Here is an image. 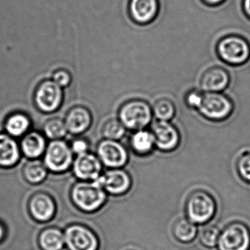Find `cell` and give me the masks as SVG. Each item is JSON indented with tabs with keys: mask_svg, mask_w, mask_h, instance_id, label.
Masks as SVG:
<instances>
[{
	"mask_svg": "<svg viewBox=\"0 0 250 250\" xmlns=\"http://www.w3.org/2000/svg\"><path fill=\"white\" fill-rule=\"evenodd\" d=\"M53 199L45 193H37L33 195L29 201V210L31 216L39 222L50 220L55 213Z\"/></svg>",
	"mask_w": 250,
	"mask_h": 250,
	"instance_id": "obj_14",
	"label": "cell"
},
{
	"mask_svg": "<svg viewBox=\"0 0 250 250\" xmlns=\"http://www.w3.org/2000/svg\"><path fill=\"white\" fill-rule=\"evenodd\" d=\"M216 204L209 193L202 190L194 191L186 203L187 219L194 224L209 222L216 213Z\"/></svg>",
	"mask_w": 250,
	"mask_h": 250,
	"instance_id": "obj_2",
	"label": "cell"
},
{
	"mask_svg": "<svg viewBox=\"0 0 250 250\" xmlns=\"http://www.w3.org/2000/svg\"><path fill=\"white\" fill-rule=\"evenodd\" d=\"M77 79L79 81L84 82V83H90V80H82V79L77 78L75 75H74L71 71L66 68H59L56 71H54L52 76V81L55 82L60 87L63 88H67L69 87L74 79Z\"/></svg>",
	"mask_w": 250,
	"mask_h": 250,
	"instance_id": "obj_28",
	"label": "cell"
},
{
	"mask_svg": "<svg viewBox=\"0 0 250 250\" xmlns=\"http://www.w3.org/2000/svg\"></svg>",
	"mask_w": 250,
	"mask_h": 250,
	"instance_id": "obj_36",
	"label": "cell"
},
{
	"mask_svg": "<svg viewBox=\"0 0 250 250\" xmlns=\"http://www.w3.org/2000/svg\"><path fill=\"white\" fill-rule=\"evenodd\" d=\"M105 191L113 195H122L131 188V179L129 174L123 169H112L95 180Z\"/></svg>",
	"mask_w": 250,
	"mask_h": 250,
	"instance_id": "obj_11",
	"label": "cell"
},
{
	"mask_svg": "<svg viewBox=\"0 0 250 250\" xmlns=\"http://www.w3.org/2000/svg\"><path fill=\"white\" fill-rule=\"evenodd\" d=\"M102 165L99 158L86 153L77 156L74 161L73 170L77 178L83 181H95L101 176Z\"/></svg>",
	"mask_w": 250,
	"mask_h": 250,
	"instance_id": "obj_13",
	"label": "cell"
},
{
	"mask_svg": "<svg viewBox=\"0 0 250 250\" xmlns=\"http://www.w3.org/2000/svg\"><path fill=\"white\" fill-rule=\"evenodd\" d=\"M206 2L209 4H212V5H216V4L220 3L223 0H205Z\"/></svg>",
	"mask_w": 250,
	"mask_h": 250,
	"instance_id": "obj_35",
	"label": "cell"
},
{
	"mask_svg": "<svg viewBox=\"0 0 250 250\" xmlns=\"http://www.w3.org/2000/svg\"><path fill=\"white\" fill-rule=\"evenodd\" d=\"M43 131L48 138L55 140L62 138L68 132L65 121L58 118H52L46 121L43 125Z\"/></svg>",
	"mask_w": 250,
	"mask_h": 250,
	"instance_id": "obj_25",
	"label": "cell"
},
{
	"mask_svg": "<svg viewBox=\"0 0 250 250\" xmlns=\"http://www.w3.org/2000/svg\"><path fill=\"white\" fill-rule=\"evenodd\" d=\"M65 243L69 250H98L99 241L96 234L88 228L74 225L65 229Z\"/></svg>",
	"mask_w": 250,
	"mask_h": 250,
	"instance_id": "obj_9",
	"label": "cell"
},
{
	"mask_svg": "<svg viewBox=\"0 0 250 250\" xmlns=\"http://www.w3.org/2000/svg\"><path fill=\"white\" fill-rule=\"evenodd\" d=\"M97 153L102 163L108 167L121 168L128 162L126 149L115 140H105L101 142L98 146Z\"/></svg>",
	"mask_w": 250,
	"mask_h": 250,
	"instance_id": "obj_10",
	"label": "cell"
},
{
	"mask_svg": "<svg viewBox=\"0 0 250 250\" xmlns=\"http://www.w3.org/2000/svg\"><path fill=\"white\" fill-rule=\"evenodd\" d=\"M92 116L90 111L83 106H74L65 117L67 130L73 134H80L90 127Z\"/></svg>",
	"mask_w": 250,
	"mask_h": 250,
	"instance_id": "obj_15",
	"label": "cell"
},
{
	"mask_svg": "<svg viewBox=\"0 0 250 250\" xmlns=\"http://www.w3.org/2000/svg\"><path fill=\"white\" fill-rule=\"evenodd\" d=\"M74 204L83 211H96L100 208L106 200L104 189L96 181L78 183L71 191Z\"/></svg>",
	"mask_w": 250,
	"mask_h": 250,
	"instance_id": "obj_1",
	"label": "cell"
},
{
	"mask_svg": "<svg viewBox=\"0 0 250 250\" xmlns=\"http://www.w3.org/2000/svg\"><path fill=\"white\" fill-rule=\"evenodd\" d=\"M153 112L159 121H169L175 115V108L171 101L159 99L155 103Z\"/></svg>",
	"mask_w": 250,
	"mask_h": 250,
	"instance_id": "obj_27",
	"label": "cell"
},
{
	"mask_svg": "<svg viewBox=\"0 0 250 250\" xmlns=\"http://www.w3.org/2000/svg\"><path fill=\"white\" fill-rule=\"evenodd\" d=\"M21 146V150L26 157L31 159H38L46 150V140L40 133L33 131L24 137Z\"/></svg>",
	"mask_w": 250,
	"mask_h": 250,
	"instance_id": "obj_19",
	"label": "cell"
},
{
	"mask_svg": "<svg viewBox=\"0 0 250 250\" xmlns=\"http://www.w3.org/2000/svg\"><path fill=\"white\" fill-rule=\"evenodd\" d=\"M218 52L222 59L231 65L244 63L250 55L247 42L236 36H229L221 41Z\"/></svg>",
	"mask_w": 250,
	"mask_h": 250,
	"instance_id": "obj_8",
	"label": "cell"
},
{
	"mask_svg": "<svg viewBox=\"0 0 250 250\" xmlns=\"http://www.w3.org/2000/svg\"><path fill=\"white\" fill-rule=\"evenodd\" d=\"M197 232L195 224L186 218L178 219L172 227L174 237L181 243L191 242L195 238Z\"/></svg>",
	"mask_w": 250,
	"mask_h": 250,
	"instance_id": "obj_23",
	"label": "cell"
},
{
	"mask_svg": "<svg viewBox=\"0 0 250 250\" xmlns=\"http://www.w3.org/2000/svg\"><path fill=\"white\" fill-rule=\"evenodd\" d=\"M5 235V229L3 225L0 223V241H2Z\"/></svg>",
	"mask_w": 250,
	"mask_h": 250,
	"instance_id": "obj_34",
	"label": "cell"
},
{
	"mask_svg": "<svg viewBox=\"0 0 250 250\" xmlns=\"http://www.w3.org/2000/svg\"><path fill=\"white\" fill-rule=\"evenodd\" d=\"M87 150H88V143L83 139L74 140L71 144V150L73 153L77 154V156L87 153Z\"/></svg>",
	"mask_w": 250,
	"mask_h": 250,
	"instance_id": "obj_32",
	"label": "cell"
},
{
	"mask_svg": "<svg viewBox=\"0 0 250 250\" xmlns=\"http://www.w3.org/2000/svg\"><path fill=\"white\" fill-rule=\"evenodd\" d=\"M244 8L247 13V16L250 17V0H244Z\"/></svg>",
	"mask_w": 250,
	"mask_h": 250,
	"instance_id": "obj_33",
	"label": "cell"
},
{
	"mask_svg": "<svg viewBox=\"0 0 250 250\" xmlns=\"http://www.w3.org/2000/svg\"><path fill=\"white\" fill-rule=\"evenodd\" d=\"M237 170L243 180L250 183V152L240 156L237 161Z\"/></svg>",
	"mask_w": 250,
	"mask_h": 250,
	"instance_id": "obj_30",
	"label": "cell"
},
{
	"mask_svg": "<svg viewBox=\"0 0 250 250\" xmlns=\"http://www.w3.org/2000/svg\"><path fill=\"white\" fill-rule=\"evenodd\" d=\"M63 98V89L49 79L39 83L35 90L33 101L38 110L43 113H52L60 109Z\"/></svg>",
	"mask_w": 250,
	"mask_h": 250,
	"instance_id": "obj_3",
	"label": "cell"
},
{
	"mask_svg": "<svg viewBox=\"0 0 250 250\" xmlns=\"http://www.w3.org/2000/svg\"><path fill=\"white\" fill-rule=\"evenodd\" d=\"M203 95L199 92L193 90L187 94L186 98V102L187 105L190 107L197 108L198 109L201 104L202 101H203Z\"/></svg>",
	"mask_w": 250,
	"mask_h": 250,
	"instance_id": "obj_31",
	"label": "cell"
},
{
	"mask_svg": "<svg viewBox=\"0 0 250 250\" xmlns=\"http://www.w3.org/2000/svg\"><path fill=\"white\" fill-rule=\"evenodd\" d=\"M151 132L154 137L155 146L162 151H172L179 145V132L168 121H159L154 123L152 125Z\"/></svg>",
	"mask_w": 250,
	"mask_h": 250,
	"instance_id": "obj_12",
	"label": "cell"
},
{
	"mask_svg": "<svg viewBox=\"0 0 250 250\" xmlns=\"http://www.w3.org/2000/svg\"><path fill=\"white\" fill-rule=\"evenodd\" d=\"M219 250H250V230L241 222L227 225L220 232L217 243Z\"/></svg>",
	"mask_w": 250,
	"mask_h": 250,
	"instance_id": "obj_5",
	"label": "cell"
},
{
	"mask_svg": "<svg viewBox=\"0 0 250 250\" xmlns=\"http://www.w3.org/2000/svg\"><path fill=\"white\" fill-rule=\"evenodd\" d=\"M126 128L120 120L112 118L105 123L102 128V134L106 140H121L125 134Z\"/></svg>",
	"mask_w": 250,
	"mask_h": 250,
	"instance_id": "obj_26",
	"label": "cell"
},
{
	"mask_svg": "<svg viewBox=\"0 0 250 250\" xmlns=\"http://www.w3.org/2000/svg\"><path fill=\"white\" fill-rule=\"evenodd\" d=\"M45 166L55 172H62L69 169L73 162V152L65 142L54 140L46 148Z\"/></svg>",
	"mask_w": 250,
	"mask_h": 250,
	"instance_id": "obj_7",
	"label": "cell"
},
{
	"mask_svg": "<svg viewBox=\"0 0 250 250\" xmlns=\"http://www.w3.org/2000/svg\"><path fill=\"white\" fill-rule=\"evenodd\" d=\"M39 245L42 250H62L65 245V236L58 228H47L39 235Z\"/></svg>",
	"mask_w": 250,
	"mask_h": 250,
	"instance_id": "obj_21",
	"label": "cell"
},
{
	"mask_svg": "<svg viewBox=\"0 0 250 250\" xmlns=\"http://www.w3.org/2000/svg\"><path fill=\"white\" fill-rule=\"evenodd\" d=\"M30 119L25 112H15L11 114L5 121V130L10 136L20 137L23 135L30 126Z\"/></svg>",
	"mask_w": 250,
	"mask_h": 250,
	"instance_id": "obj_22",
	"label": "cell"
},
{
	"mask_svg": "<svg viewBox=\"0 0 250 250\" xmlns=\"http://www.w3.org/2000/svg\"><path fill=\"white\" fill-rule=\"evenodd\" d=\"M20 150L17 142L10 135L0 134V167H11L18 163Z\"/></svg>",
	"mask_w": 250,
	"mask_h": 250,
	"instance_id": "obj_16",
	"label": "cell"
},
{
	"mask_svg": "<svg viewBox=\"0 0 250 250\" xmlns=\"http://www.w3.org/2000/svg\"><path fill=\"white\" fill-rule=\"evenodd\" d=\"M119 118L124 126L128 129H145L152 119V111L146 102L131 101L121 106Z\"/></svg>",
	"mask_w": 250,
	"mask_h": 250,
	"instance_id": "obj_4",
	"label": "cell"
},
{
	"mask_svg": "<svg viewBox=\"0 0 250 250\" xmlns=\"http://www.w3.org/2000/svg\"><path fill=\"white\" fill-rule=\"evenodd\" d=\"M220 231L214 225L205 227L200 233V241L202 245L207 248H213L217 246Z\"/></svg>",
	"mask_w": 250,
	"mask_h": 250,
	"instance_id": "obj_29",
	"label": "cell"
},
{
	"mask_svg": "<svg viewBox=\"0 0 250 250\" xmlns=\"http://www.w3.org/2000/svg\"><path fill=\"white\" fill-rule=\"evenodd\" d=\"M130 11L137 22H149L157 14V0H131Z\"/></svg>",
	"mask_w": 250,
	"mask_h": 250,
	"instance_id": "obj_18",
	"label": "cell"
},
{
	"mask_svg": "<svg viewBox=\"0 0 250 250\" xmlns=\"http://www.w3.org/2000/svg\"><path fill=\"white\" fill-rule=\"evenodd\" d=\"M130 145L134 153L144 156L153 150L155 146L154 137L151 131L138 130L131 136Z\"/></svg>",
	"mask_w": 250,
	"mask_h": 250,
	"instance_id": "obj_20",
	"label": "cell"
},
{
	"mask_svg": "<svg viewBox=\"0 0 250 250\" xmlns=\"http://www.w3.org/2000/svg\"><path fill=\"white\" fill-rule=\"evenodd\" d=\"M46 167L39 160L30 161L23 168V176L27 182L37 184L42 182L47 175Z\"/></svg>",
	"mask_w": 250,
	"mask_h": 250,
	"instance_id": "obj_24",
	"label": "cell"
},
{
	"mask_svg": "<svg viewBox=\"0 0 250 250\" xmlns=\"http://www.w3.org/2000/svg\"><path fill=\"white\" fill-rule=\"evenodd\" d=\"M229 84V75L225 70L213 68L205 73L202 77L201 87L207 93H218Z\"/></svg>",
	"mask_w": 250,
	"mask_h": 250,
	"instance_id": "obj_17",
	"label": "cell"
},
{
	"mask_svg": "<svg viewBox=\"0 0 250 250\" xmlns=\"http://www.w3.org/2000/svg\"><path fill=\"white\" fill-rule=\"evenodd\" d=\"M200 114L211 121H222L229 116L232 111V102L223 95L207 93L198 108Z\"/></svg>",
	"mask_w": 250,
	"mask_h": 250,
	"instance_id": "obj_6",
	"label": "cell"
}]
</instances>
